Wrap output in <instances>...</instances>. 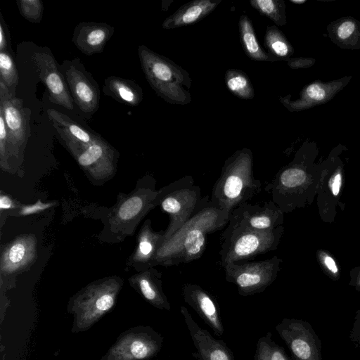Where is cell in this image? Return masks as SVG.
Returning a JSON list of instances; mask_svg holds the SVG:
<instances>
[{"label":"cell","mask_w":360,"mask_h":360,"mask_svg":"<svg viewBox=\"0 0 360 360\" xmlns=\"http://www.w3.org/2000/svg\"><path fill=\"white\" fill-rule=\"evenodd\" d=\"M262 186V181L254 176L252 153L243 148L225 160L210 202L214 207L230 214L259 195Z\"/></svg>","instance_id":"3957f363"},{"label":"cell","mask_w":360,"mask_h":360,"mask_svg":"<svg viewBox=\"0 0 360 360\" xmlns=\"http://www.w3.org/2000/svg\"><path fill=\"white\" fill-rule=\"evenodd\" d=\"M349 285L360 292V266L352 268L349 271Z\"/></svg>","instance_id":"b9f144b4"},{"label":"cell","mask_w":360,"mask_h":360,"mask_svg":"<svg viewBox=\"0 0 360 360\" xmlns=\"http://www.w3.org/2000/svg\"><path fill=\"white\" fill-rule=\"evenodd\" d=\"M284 233L283 225L271 230L243 226H226L219 250L222 267L230 262H243L277 249Z\"/></svg>","instance_id":"8992f818"},{"label":"cell","mask_w":360,"mask_h":360,"mask_svg":"<svg viewBox=\"0 0 360 360\" xmlns=\"http://www.w3.org/2000/svg\"><path fill=\"white\" fill-rule=\"evenodd\" d=\"M103 92L117 102L131 106H137L143 98L142 89L134 80L117 76L105 79Z\"/></svg>","instance_id":"83f0119b"},{"label":"cell","mask_w":360,"mask_h":360,"mask_svg":"<svg viewBox=\"0 0 360 360\" xmlns=\"http://www.w3.org/2000/svg\"><path fill=\"white\" fill-rule=\"evenodd\" d=\"M36 257V239L24 235L17 238L4 249L1 257V271L15 273L32 262Z\"/></svg>","instance_id":"603a6c76"},{"label":"cell","mask_w":360,"mask_h":360,"mask_svg":"<svg viewBox=\"0 0 360 360\" xmlns=\"http://www.w3.org/2000/svg\"><path fill=\"white\" fill-rule=\"evenodd\" d=\"M221 0H194L181 6L162 22L163 29L170 30L197 23L209 15Z\"/></svg>","instance_id":"d4e9b609"},{"label":"cell","mask_w":360,"mask_h":360,"mask_svg":"<svg viewBox=\"0 0 360 360\" xmlns=\"http://www.w3.org/2000/svg\"><path fill=\"white\" fill-rule=\"evenodd\" d=\"M78 164L91 174H109L114 167L117 151L99 136L91 143L63 141Z\"/></svg>","instance_id":"9a60e30c"},{"label":"cell","mask_w":360,"mask_h":360,"mask_svg":"<svg viewBox=\"0 0 360 360\" xmlns=\"http://www.w3.org/2000/svg\"><path fill=\"white\" fill-rule=\"evenodd\" d=\"M316 257L325 275L334 281L340 279V266L333 255L328 250L318 249L316 252Z\"/></svg>","instance_id":"e575fe53"},{"label":"cell","mask_w":360,"mask_h":360,"mask_svg":"<svg viewBox=\"0 0 360 360\" xmlns=\"http://www.w3.org/2000/svg\"><path fill=\"white\" fill-rule=\"evenodd\" d=\"M254 360H290L284 348L272 339L271 332L260 337L256 344Z\"/></svg>","instance_id":"1f68e13d"},{"label":"cell","mask_w":360,"mask_h":360,"mask_svg":"<svg viewBox=\"0 0 360 360\" xmlns=\"http://www.w3.org/2000/svg\"><path fill=\"white\" fill-rule=\"evenodd\" d=\"M129 281L148 304L160 310H171L170 303L163 292L160 271L150 267L132 276Z\"/></svg>","instance_id":"7402d4cb"},{"label":"cell","mask_w":360,"mask_h":360,"mask_svg":"<svg viewBox=\"0 0 360 360\" xmlns=\"http://www.w3.org/2000/svg\"><path fill=\"white\" fill-rule=\"evenodd\" d=\"M250 5L260 14L279 26L287 22L285 4L283 0H251Z\"/></svg>","instance_id":"d6a6232c"},{"label":"cell","mask_w":360,"mask_h":360,"mask_svg":"<svg viewBox=\"0 0 360 360\" xmlns=\"http://www.w3.org/2000/svg\"><path fill=\"white\" fill-rule=\"evenodd\" d=\"M284 214L271 200L262 204L247 202L232 211L227 226H243L257 230H271L283 225Z\"/></svg>","instance_id":"2e32d148"},{"label":"cell","mask_w":360,"mask_h":360,"mask_svg":"<svg viewBox=\"0 0 360 360\" xmlns=\"http://www.w3.org/2000/svg\"><path fill=\"white\" fill-rule=\"evenodd\" d=\"M33 60L37 69L39 79L46 86L51 102L72 110L73 100L68 84L51 50L41 46L34 53Z\"/></svg>","instance_id":"4fadbf2b"},{"label":"cell","mask_w":360,"mask_h":360,"mask_svg":"<svg viewBox=\"0 0 360 360\" xmlns=\"http://www.w3.org/2000/svg\"><path fill=\"white\" fill-rule=\"evenodd\" d=\"M352 76H345L329 82L314 81L305 86L298 98L291 96H280V102L291 112H300L329 102L350 82Z\"/></svg>","instance_id":"e0dca14e"},{"label":"cell","mask_w":360,"mask_h":360,"mask_svg":"<svg viewBox=\"0 0 360 360\" xmlns=\"http://www.w3.org/2000/svg\"><path fill=\"white\" fill-rule=\"evenodd\" d=\"M349 338L358 347H360V308L356 311Z\"/></svg>","instance_id":"ab89813d"},{"label":"cell","mask_w":360,"mask_h":360,"mask_svg":"<svg viewBox=\"0 0 360 360\" xmlns=\"http://www.w3.org/2000/svg\"><path fill=\"white\" fill-rule=\"evenodd\" d=\"M11 155H15V153L9 140L4 115L0 112V158L2 167L8 166V159Z\"/></svg>","instance_id":"8d00e7d4"},{"label":"cell","mask_w":360,"mask_h":360,"mask_svg":"<svg viewBox=\"0 0 360 360\" xmlns=\"http://www.w3.org/2000/svg\"><path fill=\"white\" fill-rule=\"evenodd\" d=\"M202 198L201 189L191 175L181 177L158 190L156 205L169 217L163 242L191 219Z\"/></svg>","instance_id":"52a82bcc"},{"label":"cell","mask_w":360,"mask_h":360,"mask_svg":"<svg viewBox=\"0 0 360 360\" xmlns=\"http://www.w3.org/2000/svg\"><path fill=\"white\" fill-rule=\"evenodd\" d=\"M120 278L94 281L70 297L67 311L72 316L71 332H86L114 307L122 288Z\"/></svg>","instance_id":"277c9868"},{"label":"cell","mask_w":360,"mask_h":360,"mask_svg":"<svg viewBox=\"0 0 360 360\" xmlns=\"http://www.w3.org/2000/svg\"><path fill=\"white\" fill-rule=\"evenodd\" d=\"M282 261L275 255L270 259L256 262H230L223 267L225 278L236 286L241 296L260 293L276 280Z\"/></svg>","instance_id":"30bf717a"},{"label":"cell","mask_w":360,"mask_h":360,"mask_svg":"<svg viewBox=\"0 0 360 360\" xmlns=\"http://www.w3.org/2000/svg\"><path fill=\"white\" fill-rule=\"evenodd\" d=\"M264 45L267 49V53L276 61H285L294 53V49L285 34L275 25L266 27Z\"/></svg>","instance_id":"f546056e"},{"label":"cell","mask_w":360,"mask_h":360,"mask_svg":"<svg viewBox=\"0 0 360 360\" xmlns=\"http://www.w3.org/2000/svg\"><path fill=\"white\" fill-rule=\"evenodd\" d=\"M229 215L214 207L208 195L202 198L191 219L162 243L154 266H176L200 259L205 251L208 235L226 226Z\"/></svg>","instance_id":"7a4b0ae2"},{"label":"cell","mask_w":360,"mask_h":360,"mask_svg":"<svg viewBox=\"0 0 360 360\" xmlns=\"http://www.w3.org/2000/svg\"><path fill=\"white\" fill-rule=\"evenodd\" d=\"M54 203L52 202L44 203L39 200L33 205L23 206L20 211V214L23 216L35 214L44 211L45 210L52 207Z\"/></svg>","instance_id":"f35d334b"},{"label":"cell","mask_w":360,"mask_h":360,"mask_svg":"<svg viewBox=\"0 0 360 360\" xmlns=\"http://www.w3.org/2000/svg\"><path fill=\"white\" fill-rule=\"evenodd\" d=\"M228 90L242 99H252L255 96L252 82L245 72L240 70L229 69L224 75Z\"/></svg>","instance_id":"4dcf8cb0"},{"label":"cell","mask_w":360,"mask_h":360,"mask_svg":"<svg viewBox=\"0 0 360 360\" xmlns=\"http://www.w3.org/2000/svg\"><path fill=\"white\" fill-rule=\"evenodd\" d=\"M11 51L10 35L7 25L0 13V51Z\"/></svg>","instance_id":"60d3db41"},{"label":"cell","mask_w":360,"mask_h":360,"mask_svg":"<svg viewBox=\"0 0 360 360\" xmlns=\"http://www.w3.org/2000/svg\"><path fill=\"white\" fill-rule=\"evenodd\" d=\"M307 0H290V1L295 4L301 5L307 2Z\"/></svg>","instance_id":"ee69618b"},{"label":"cell","mask_w":360,"mask_h":360,"mask_svg":"<svg viewBox=\"0 0 360 360\" xmlns=\"http://www.w3.org/2000/svg\"><path fill=\"white\" fill-rule=\"evenodd\" d=\"M46 112L49 120L63 141L88 144L99 136L57 110L49 108Z\"/></svg>","instance_id":"484cf974"},{"label":"cell","mask_w":360,"mask_h":360,"mask_svg":"<svg viewBox=\"0 0 360 360\" xmlns=\"http://www.w3.org/2000/svg\"><path fill=\"white\" fill-rule=\"evenodd\" d=\"M0 112L7 127L9 140L17 155L19 148L25 147L30 136V110L23 101L12 94L0 81Z\"/></svg>","instance_id":"5bb4252c"},{"label":"cell","mask_w":360,"mask_h":360,"mask_svg":"<svg viewBox=\"0 0 360 360\" xmlns=\"http://www.w3.org/2000/svg\"><path fill=\"white\" fill-rule=\"evenodd\" d=\"M319 148L315 141L306 140L292 160L281 167L265 187L271 200L284 212L311 205L316 196L321 177V162H316Z\"/></svg>","instance_id":"6da1fadb"},{"label":"cell","mask_w":360,"mask_h":360,"mask_svg":"<svg viewBox=\"0 0 360 360\" xmlns=\"http://www.w3.org/2000/svg\"><path fill=\"white\" fill-rule=\"evenodd\" d=\"M346 149L345 146L338 144L320 162L321 177L316 193V205L319 217L324 223L334 222L337 207L342 211L345 210V204L340 202L345 181V165L340 155Z\"/></svg>","instance_id":"ba28073f"},{"label":"cell","mask_w":360,"mask_h":360,"mask_svg":"<svg viewBox=\"0 0 360 360\" xmlns=\"http://www.w3.org/2000/svg\"><path fill=\"white\" fill-rule=\"evenodd\" d=\"M275 329L289 349L292 360H323L321 340L307 321L285 318Z\"/></svg>","instance_id":"8fae6325"},{"label":"cell","mask_w":360,"mask_h":360,"mask_svg":"<svg viewBox=\"0 0 360 360\" xmlns=\"http://www.w3.org/2000/svg\"><path fill=\"white\" fill-rule=\"evenodd\" d=\"M285 62L291 69H302L313 66L316 63V60L311 57L301 56L290 58Z\"/></svg>","instance_id":"74e56055"},{"label":"cell","mask_w":360,"mask_h":360,"mask_svg":"<svg viewBox=\"0 0 360 360\" xmlns=\"http://www.w3.org/2000/svg\"><path fill=\"white\" fill-rule=\"evenodd\" d=\"M165 231H154L151 221H145L139 231L137 247L132 255L133 262L143 271L154 267L157 252L164 240Z\"/></svg>","instance_id":"cb8c5ba5"},{"label":"cell","mask_w":360,"mask_h":360,"mask_svg":"<svg viewBox=\"0 0 360 360\" xmlns=\"http://www.w3.org/2000/svg\"><path fill=\"white\" fill-rule=\"evenodd\" d=\"M138 54L145 77L158 96L171 104L191 102V79L186 70L145 45L139 46Z\"/></svg>","instance_id":"5b68a950"},{"label":"cell","mask_w":360,"mask_h":360,"mask_svg":"<svg viewBox=\"0 0 360 360\" xmlns=\"http://www.w3.org/2000/svg\"><path fill=\"white\" fill-rule=\"evenodd\" d=\"M20 15L33 23H39L43 17L44 5L41 0H18L16 1Z\"/></svg>","instance_id":"d590c367"},{"label":"cell","mask_w":360,"mask_h":360,"mask_svg":"<svg viewBox=\"0 0 360 360\" xmlns=\"http://www.w3.org/2000/svg\"><path fill=\"white\" fill-rule=\"evenodd\" d=\"M73 101L85 113H94L100 103L98 83L79 58L65 60L60 65Z\"/></svg>","instance_id":"7c38bea8"},{"label":"cell","mask_w":360,"mask_h":360,"mask_svg":"<svg viewBox=\"0 0 360 360\" xmlns=\"http://www.w3.org/2000/svg\"><path fill=\"white\" fill-rule=\"evenodd\" d=\"M163 341V336L149 326H133L123 331L97 360H150L160 352Z\"/></svg>","instance_id":"9c48e42d"},{"label":"cell","mask_w":360,"mask_h":360,"mask_svg":"<svg viewBox=\"0 0 360 360\" xmlns=\"http://www.w3.org/2000/svg\"><path fill=\"white\" fill-rule=\"evenodd\" d=\"M15 204L13 201L6 195L1 194L0 196V208L1 210H8L14 208Z\"/></svg>","instance_id":"7bdbcfd3"},{"label":"cell","mask_w":360,"mask_h":360,"mask_svg":"<svg viewBox=\"0 0 360 360\" xmlns=\"http://www.w3.org/2000/svg\"><path fill=\"white\" fill-rule=\"evenodd\" d=\"M330 40L338 46L350 50L360 49V22L351 17H342L326 28Z\"/></svg>","instance_id":"4316f807"},{"label":"cell","mask_w":360,"mask_h":360,"mask_svg":"<svg viewBox=\"0 0 360 360\" xmlns=\"http://www.w3.org/2000/svg\"><path fill=\"white\" fill-rule=\"evenodd\" d=\"M115 28L105 22H82L73 31L72 41L84 54L92 56L103 51Z\"/></svg>","instance_id":"44dd1931"},{"label":"cell","mask_w":360,"mask_h":360,"mask_svg":"<svg viewBox=\"0 0 360 360\" xmlns=\"http://www.w3.org/2000/svg\"><path fill=\"white\" fill-rule=\"evenodd\" d=\"M181 294L184 302L211 328L216 335L221 337L224 333V327L216 298L195 283L184 284Z\"/></svg>","instance_id":"ffe728a7"},{"label":"cell","mask_w":360,"mask_h":360,"mask_svg":"<svg viewBox=\"0 0 360 360\" xmlns=\"http://www.w3.org/2000/svg\"><path fill=\"white\" fill-rule=\"evenodd\" d=\"M11 51H0V81L8 89L9 91L16 95L19 77Z\"/></svg>","instance_id":"836d02e7"},{"label":"cell","mask_w":360,"mask_h":360,"mask_svg":"<svg viewBox=\"0 0 360 360\" xmlns=\"http://www.w3.org/2000/svg\"><path fill=\"white\" fill-rule=\"evenodd\" d=\"M238 26L242 47L248 58L259 62L276 61L259 44L252 21L246 15H240Z\"/></svg>","instance_id":"f1b7e54d"},{"label":"cell","mask_w":360,"mask_h":360,"mask_svg":"<svg viewBox=\"0 0 360 360\" xmlns=\"http://www.w3.org/2000/svg\"><path fill=\"white\" fill-rule=\"evenodd\" d=\"M179 310L196 349V352L192 353L194 358L198 360H236L226 343L201 328L185 306H181Z\"/></svg>","instance_id":"d6986e66"},{"label":"cell","mask_w":360,"mask_h":360,"mask_svg":"<svg viewBox=\"0 0 360 360\" xmlns=\"http://www.w3.org/2000/svg\"><path fill=\"white\" fill-rule=\"evenodd\" d=\"M155 185L154 179L148 177L143 186L117 206L112 223L118 225L132 222V225L136 226L148 212L157 206L155 200L158 190L155 189Z\"/></svg>","instance_id":"ac0fdd59"}]
</instances>
